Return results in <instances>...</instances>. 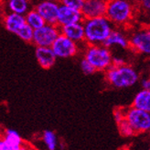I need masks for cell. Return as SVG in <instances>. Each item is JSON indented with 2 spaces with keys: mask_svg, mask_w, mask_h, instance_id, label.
Returning a JSON list of instances; mask_svg holds the SVG:
<instances>
[{
  "mask_svg": "<svg viewBox=\"0 0 150 150\" xmlns=\"http://www.w3.org/2000/svg\"><path fill=\"white\" fill-rule=\"evenodd\" d=\"M138 12L137 4L132 0H107L105 17L115 28H131Z\"/></svg>",
  "mask_w": 150,
  "mask_h": 150,
  "instance_id": "6da1fadb",
  "label": "cell"
},
{
  "mask_svg": "<svg viewBox=\"0 0 150 150\" xmlns=\"http://www.w3.org/2000/svg\"><path fill=\"white\" fill-rule=\"evenodd\" d=\"M82 26L84 29V42L87 45L103 44L115 28L105 16L83 19Z\"/></svg>",
  "mask_w": 150,
  "mask_h": 150,
  "instance_id": "7a4b0ae2",
  "label": "cell"
},
{
  "mask_svg": "<svg viewBox=\"0 0 150 150\" xmlns=\"http://www.w3.org/2000/svg\"><path fill=\"white\" fill-rule=\"evenodd\" d=\"M139 79V75L133 66L124 65L121 66L111 65L105 70V80L116 88H125L134 86Z\"/></svg>",
  "mask_w": 150,
  "mask_h": 150,
  "instance_id": "3957f363",
  "label": "cell"
},
{
  "mask_svg": "<svg viewBox=\"0 0 150 150\" xmlns=\"http://www.w3.org/2000/svg\"><path fill=\"white\" fill-rule=\"evenodd\" d=\"M84 59L92 65L95 71H105L112 65V55L111 50L103 44L87 45L84 51Z\"/></svg>",
  "mask_w": 150,
  "mask_h": 150,
  "instance_id": "277c9868",
  "label": "cell"
},
{
  "mask_svg": "<svg viewBox=\"0 0 150 150\" xmlns=\"http://www.w3.org/2000/svg\"><path fill=\"white\" fill-rule=\"evenodd\" d=\"M129 48L141 55L150 54V29L146 25L132 29L128 35Z\"/></svg>",
  "mask_w": 150,
  "mask_h": 150,
  "instance_id": "5b68a950",
  "label": "cell"
},
{
  "mask_svg": "<svg viewBox=\"0 0 150 150\" xmlns=\"http://www.w3.org/2000/svg\"><path fill=\"white\" fill-rule=\"evenodd\" d=\"M125 119L136 133H145L150 129V113L148 111L130 108L126 111Z\"/></svg>",
  "mask_w": 150,
  "mask_h": 150,
  "instance_id": "8992f818",
  "label": "cell"
},
{
  "mask_svg": "<svg viewBox=\"0 0 150 150\" xmlns=\"http://www.w3.org/2000/svg\"><path fill=\"white\" fill-rule=\"evenodd\" d=\"M59 33V28L57 25L45 24L34 31L31 42L36 47H51Z\"/></svg>",
  "mask_w": 150,
  "mask_h": 150,
  "instance_id": "52a82bcc",
  "label": "cell"
},
{
  "mask_svg": "<svg viewBox=\"0 0 150 150\" xmlns=\"http://www.w3.org/2000/svg\"><path fill=\"white\" fill-rule=\"evenodd\" d=\"M50 48L57 58H71L79 52V44L61 33Z\"/></svg>",
  "mask_w": 150,
  "mask_h": 150,
  "instance_id": "ba28073f",
  "label": "cell"
},
{
  "mask_svg": "<svg viewBox=\"0 0 150 150\" xmlns=\"http://www.w3.org/2000/svg\"><path fill=\"white\" fill-rule=\"evenodd\" d=\"M59 6V2L41 0L40 2H39L36 5L35 9L40 15L46 24L57 25Z\"/></svg>",
  "mask_w": 150,
  "mask_h": 150,
  "instance_id": "9c48e42d",
  "label": "cell"
},
{
  "mask_svg": "<svg viewBox=\"0 0 150 150\" xmlns=\"http://www.w3.org/2000/svg\"><path fill=\"white\" fill-rule=\"evenodd\" d=\"M107 0H84L81 12L83 19L105 16Z\"/></svg>",
  "mask_w": 150,
  "mask_h": 150,
  "instance_id": "30bf717a",
  "label": "cell"
},
{
  "mask_svg": "<svg viewBox=\"0 0 150 150\" xmlns=\"http://www.w3.org/2000/svg\"><path fill=\"white\" fill-rule=\"evenodd\" d=\"M82 21H83V17H82L81 10L59 4L57 17V26L59 28L74 23H80Z\"/></svg>",
  "mask_w": 150,
  "mask_h": 150,
  "instance_id": "8fae6325",
  "label": "cell"
},
{
  "mask_svg": "<svg viewBox=\"0 0 150 150\" xmlns=\"http://www.w3.org/2000/svg\"><path fill=\"white\" fill-rule=\"evenodd\" d=\"M103 45L109 49L112 47H120L122 49L129 48L128 34L125 32V29L114 28Z\"/></svg>",
  "mask_w": 150,
  "mask_h": 150,
  "instance_id": "7c38bea8",
  "label": "cell"
},
{
  "mask_svg": "<svg viewBox=\"0 0 150 150\" xmlns=\"http://www.w3.org/2000/svg\"><path fill=\"white\" fill-rule=\"evenodd\" d=\"M59 32L78 44L84 42V29L82 26V22L61 27Z\"/></svg>",
  "mask_w": 150,
  "mask_h": 150,
  "instance_id": "4fadbf2b",
  "label": "cell"
},
{
  "mask_svg": "<svg viewBox=\"0 0 150 150\" xmlns=\"http://www.w3.org/2000/svg\"><path fill=\"white\" fill-rule=\"evenodd\" d=\"M35 55L38 63L44 69L51 68L57 60V57L50 47H37Z\"/></svg>",
  "mask_w": 150,
  "mask_h": 150,
  "instance_id": "5bb4252c",
  "label": "cell"
},
{
  "mask_svg": "<svg viewBox=\"0 0 150 150\" xmlns=\"http://www.w3.org/2000/svg\"><path fill=\"white\" fill-rule=\"evenodd\" d=\"M3 24L7 32L16 34L18 29L26 24L25 18L22 15L7 12L3 17Z\"/></svg>",
  "mask_w": 150,
  "mask_h": 150,
  "instance_id": "9a60e30c",
  "label": "cell"
},
{
  "mask_svg": "<svg viewBox=\"0 0 150 150\" xmlns=\"http://www.w3.org/2000/svg\"><path fill=\"white\" fill-rule=\"evenodd\" d=\"M6 7L8 12L24 16L31 9V4L29 0H6Z\"/></svg>",
  "mask_w": 150,
  "mask_h": 150,
  "instance_id": "2e32d148",
  "label": "cell"
},
{
  "mask_svg": "<svg viewBox=\"0 0 150 150\" xmlns=\"http://www.w3.org/2000/svg\"><path fill=\"white\" fill-rule=\"evenodd\" d=\"M133 108L142 110L145 111H150V90L142 89L139 91L133 101Z\"/></svg>",
  "mask_w": 150,
  "mask_h": 150,
  "instance_id": "e0dca14e",
  "label": "cell"
},
{
  "mask_svg": "<svg viewBox=\"0 0 150 150\" xmlns=\"http://www.w3.org/2000/svg\"><path fill=\"white\" fill-rule=\"evenodd\" d=\"M25 22L28 26L30 27L33 31L41 28L43 25H45V21L41 18L40 15L36 11L35 9H31L29 11H28L25 15Z\"/></svg>",
  "mask_w": 150,
  "mask_h": 150,
  "instance_id": "ac0fdd59",
  "label": "cell"
},
{
  "mask_svg": "<svg viewBox=\"0 0 150 150\" xmlns=\"http://www.w3.org/2000/svg\"><path fill=\"white\" fill-rule=\"evenodd\" d=\"M7 144L15 150L18 146H21L22 144V139L21 136H19V133L13 129H7L6 131V137L4 139Z\"/></svg>",
  "mask_w": 150,
  "mask_h": 150,
  "instance_id": "d6986e66",
  "label": "cell"
},
{
  "mask_svg": "<svg viewBox=\"0 0 150 150\" xmlns=\"http://www.w3.org/2000/svg\"><path fill=\"white\" fill-rule=\"evenodd\" d=\"M43 142L46 145L48 150H56L57 148V136L54 132L50 130H47L43 133Z\"/></svg>",
  "mask_w": 150,
  "mask_h": 150,
  "instance_id": "ffe728a7",
  "label": "cell"
},
{
  "mask_svg": "<svg viewBox=\"0 0 150 150\" xmlns=\"http://www.w3.org/2000/svg\"><path fill=\"white\" fill-rule=\"evenodd\" d=\"M33 32H34L33 29L27 24H25L18 29V32L16 33V35L22 41H24L26 42H31L33 38Z\"/></svg>",
  "mask_w": 150,
  "mask_h": 150,
  "instance_id": "44dd1931",
  "label": "cell"
},
{
  "mask_svg": "<svg viewBox=\"0 0 150 150\" xmlns=\"http://www.w3.org/2000/svg\"><path fill=\"white\" fill-rule=\"evenodd\" d=\"M117 125H118L119 133H121V136H123L128 137V136H134V134L136 133L134 131V129L131 127V125L128 123V122H127L125 119H124L123 121L118 123Z\"/></svg>",
  "mask_w": 150,
  "mask_h": 150,
  "instance_id": "7402d4cb",
  "label": "cell"
},
{
  "mask_svg": "<svg viewBox=\"0 0 150 150\" xmlns=\"http://www.w3.org/2000/svg\"><path fill=\"white\" fill-rule=\"evenodd\" d=\"M83 2L84 0H59V3L62 6L81 10L82 5H83Z\"/></svg>",
  "mask_w": 150,
  "mask_h": 150,
  "instance_id": "603a6c76",
  "label": "cell"
},
{
  "mask_svg": "<svg viewBox=\"0 0 150 150\" xmlns=\"http://www.w3.org/2000/svg\"><path fill=\"white\" fill-rule=\"evenodd\" d=\"M81 69L85 75H92L95 72V70L92 66V65L90 63H88L84 58L81 61Z\"/></svg>",
  "mask_w": 150,
  "mask_h": 150,
  "instance_id": "cb8c5ba5",
  "label": "cell"
},
{
  "mask_svg": "<svg viewBox=\"0 0 150 150\" xmlns=\"http://www.w3.org/2000/svg\"><path fill=\"white\" fill-rule=\"evenodd\" d=\"M125 111H123L121 109H116L114 111V117H115V120L117 123L123 121L125 119Z\"/></svg>",
  "mask_w": 150,
  "mask_h": 150,
  "instance_id": "d4e9b609",
  "label": "cell"
},
{
  "mask_svg": "<svg viewBox=\"0 0 150 150\" xmlns=\"http://www.w3.org/2000/svg\"><path fill=\"white\" fill-rule=\"evenodd\" d=\"M138 10H144L145 12H147L150 9V0H142L141 2L137 4Z\"/></svg>",
  "mask_w": 150,
  "mask_h": 150,
  "instance_id": "484cf974",
  "label": "cell"
},
{
  "mask_svg": "<svg viewBox=\"0 0 150 150\" xmlns=\"http://www.w3.org/2000/svg\"><path fill=\"white\" fill-rule=\"evenodd\" d=\"M125 61L121 58V57H114L112 56V65L114 66H121V65H125Z\"/></svg>",
  "mask_w": 150,
  "mask_h": 150,
  "instance_id": "4316f807",
  "label": "cell"
},
{
  "mask_svg": "<svg viewBox=\"0 0 150 150\" xmlns=\"http://www.w3.org/2000/svg\"><path fill=\"white\" fill-rule=\"evenodd\" d=\"M141 86L143 89L146 90H150V80L148 78H144L141 80Z\"/></svg>",
  "mask_w": 150,
  "mask_h": 150,
  "instance_id": "83f0119b",
  "label": "cell"
},
{
  "mask_svg": "<svg viewBox=\"0 0 150 150\" xmlns=\"http://www.w3.org/2000/svg\"><path fill=\"white\" fill-rule=\"evenodd\" d=\"M0 150H14L5 140H0Z\"/></svg>",
  "mask_w": 150,
  "mask_h": 150,
  "instance_id": "f1b7e54d",
  "label": "cell"
},
{
  "mask_svg": "<svg viewBox=\"0 0 150 150\" xmlns=\"http://www.w3.org/2000/svg\"><path fill=\"white\" fill-rule=\"evenodd\" d=\"M15 150H27L25 147H23V146H18L16 149H15Z\"/></svg>",
  "mask_w": 150,
  "mask_h": 150,
  "instance_id": "f546056e",
  "label": "cell"
},
{
  "mask_svg": "<svg viewBox=\"0 0 150 150\" xmlns=\"http://www.w3.org/2000/svg\"><path fill=\"white\" fill-rule=\"evenodd\" d=\"M132 1H133V2H134L136 4H138L139 2H141V1H142V0H132Z\"/></svg>",
  "mask_w": 150,
  "mask_h": 150,
  "instance_id": "4dcf8cb0",
  "label": "cell"
},
{
  "mask_svg": "<svg viewBox=\"0 0 150 150\" xmlns=\"http://www.w3.org/2000/svg\"><path fill=\"white\" fill-rule=\"evenodd\" d=\"M47 1H53V2H59V0H47Z\"/></svg>",
  "mask_w": 150,
  "mask_h": 150,
  "instance_id": "1f68e13d",
  "label": "cell"
},
{
  "mask_svg": "<svg viewBox=\"0 0 150 150\" xmlns=\"http://www.w3.org/2000/svg\"><path fill=\"white\" fill-rule=\"evenodd\" d=\"M1 1H3V0H0V2H1Z\"/></svg>",
  "mask_w": 150,
  "mask_h": 150,
  "instance_id": "d6a6232c",
  "label": "cell"
}]
</instances>
